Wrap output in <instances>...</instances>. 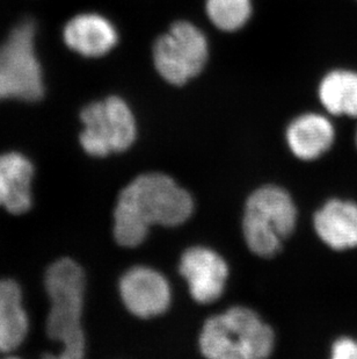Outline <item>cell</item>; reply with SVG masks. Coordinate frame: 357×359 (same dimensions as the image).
Listing matches in <instances>:
<instances>
[{
  "label": "cell",
  "mask_w": 357,
  "mask_h": 359,
  "mask_svg": "<svg viewBox=\"0 0 357 359\" xmlns=\"http://www.w3.org/2000/svg\"><path fill=\"white\" fill-rule=\"evenodd\" d=\"M194 212V200L164 173H144L121 191L114 210V236L120 245L139 247L151 226L176 227Z\"/></svg>",
  "instance_id": "6da1fadb"
},
{
  "label": "cell",
  "mask_w": 357,
  "mask_h": 359,
  "mask_svg": "<svg viewBox=\"0 0 357 359\" xmlns=\"http://www.w3.org/2000/svg\"><path fill=\"white\" fill-rule=\"evenodd\" d=\"M46 290L51 302L47 320L48 336L63 346L58 357L83 358L85 353V336L81 328L85 293L83 269L70 258L59 259L48 269Z\"/></svg>",
  "instance_id": "7a4b0ae2"
},
{
  "label": "cell",
  "mask_w": 357,
  "mask_h": 359,
  "mask_svg": "<svg viewBox=\"0 0 357 359\" xmlns=\"http://www.w3.org/2000/svg\"><path fill=\"white\" fill-rule=\"evenodd\" d=\"M199 346L210 359H262L274 348V332L252 309L237 306L206 320Z\"/></svg>",
  "instance_id": "3957f363"
},
{
  "label": "cell",
  "mask_w": 357,
  "mask_h": 359,
  "mask_svg": "<svg viewBox=\"0 0 357 359\" xmlns=\"http://www.w3.org/2000/svg\"><path fill=\"white\" fill-rule=\"evenodd\" d=\"M297 208L293 198L282 187L265 185L247 199L243 231L247 247L260 257L276 256L284 241L293 234Z\"/></svg>",
  "instance_id": "277c9868"
},
{
  "label": "cell",
  "mask_w": 357,
  "mask_h": 359,
  "mask_svg": "<svg viewBox=\"0 0 357 359\" xmlns=\"http://www.w3.org/2000/svg\"><path fill=\"white\" fill-rule=\"evenodd\" d=\"M36 26L24 19L0 46V100L37 102L43 97L42 69L35 54Z\"/></svg>",
  "instance_id": "5b68a950"
},
{
  "label": "cell",
  "mask_w": 357,
  "mask_h": 359,
  "mask_svg": "<svg viewBox=\"0 0 357 359\" xmlns=\"http://www.w3.org/2000/svg\"><path fill=\"white\" fill-rule=\"evenodd\" d=\"M153 63L159 76L182 86L202 72L209 58L206 35L189 21H176L153 44Z\"/></svg>",
  "instance_id": "8992f818"
},
{
  "label": "cell",
  "mask_w": 357,
  "mask_h": 359,
  "mask_svg": "<svg viewBox=\"0 0 357 359\" xmlns=\"http://www.w3.org/2000/svg\"><path fill=\"white\" fill-rule=\"evenodd\" d=\"M84 130L80 143L85 151L94 157L123 153L134 144L137 135L135 116L120 97H108L92 102L80 113Z\"/></svg>",
  "instance_id": "52a82bcc"
},
{
  "label": "cell",
  "mask_w": 357,
  "mask_h": 359,
  "mask_svg": "<svg viewBox=\"0 0 357 359\" xmlns=\"http://www.w3.org/2000/svg\"><path fill=\"white\" fill-rule=\"evenodd\" d=\"M120 294L129 312L141 319L162 316L172 299L167 279L146 266H135L122 276Z\"/></svg>",
  "instance_id": "ba28073f"
},
{
  "label": "cell",
  "mask_w": 357,
  "mask_h": 359,
  "mask_svg": "<svg viewBox=\"0 0 357 359\" xmlns=\"http://www.w3.org/2000/svg\"><path fill=\"white\" fill-rule=\"evenodd\" d=\"M178 271L192 299L199 304L218 300L225 290L229 266L220 255L206 247H192L182 254Z\"/></svg>",
  "instance_id": "9c48e42d"
},
{
  "label": "cell",
  "mask_w": 357,
  "mask_h": 359,
  "mask_svg": "<svg viewBox=\"0 0 357 359\" xmlns=\"http://www.w3.org/2000/svg\"><path fill=\"white\" fill-rule=\"evenodd\" d=\"M314 231L327 247L337 251L357 248V203L330 199L316 212Z\"/></svg>",
  "instance_id": "30bf717a"
},
{
  "label": "cell",
  "mask_w": 357,
  "mask_h": 359,
  "mask_svg": "<svg viewBox=\"0 0 357 359\" xmlns=\"http://www.w3.org/2000/svg\"><path fill=\"white\" fill-rule=\"evenodd\" d=\"M65 43L85 57H100L116 46L118 31L100 14H80L69 21L63 32Z\"/></svg>",
  "instance_id": "8fae6325"
},
{
  "label": "cell",
  "mask_w": 357,
  "mask_h": 359,
  "mask_svg": "<svg viewBox=\"0 0 357 359\" xmlns=\"http://www.w3.org/2000/svg\"><path fill=\"white\" fill-rule=\"evenodd\" d=\"M334 141V126L326 116L317 113L297 116L286 129L288 146L300 160H317L332 148Z\"/></svg>",
  "instance_id": "7c38bea8"
},
{
  "label": "cell",
  "mask_w": 357,
  "mask_h": 359,
  "mask_svg": "<svg viewBox=\"0 0 357 359\" xmlns=\"http://www.w3.org/2000/svg\"><path fill=\"white\" fill-rule=\"evenodd\" d=\"M33 164L20 154L0 156V206L10 213H26L31 206Z\"/></svg>",
  "instance_id": "4fadbf2b"
},
{
  "label": "cell",
  "mask_w": 357,
  "mask_h": 359,
  "mask_svg": "<svg viewBox=\"0 0 357 359\" xmlns=\"http://www.w3.org/2000/svg\"><path fill=\"white\" fill-rule=\"evenodd\" d=\"M28 332L20 287L10 279L0 280V353L17 349Z\"/></svg>",
  "instance_id": "5bb4252c"
},
{
  "label": "cell",
  "mask_w": 357,
  "mask_h": 359,
  "mask_svg": "<svg viewBox=\"0 0 357 359\" xmlns=\"http://www.w3.org/2000/svg\"><path fill=\"white\" fill-rule=\"evenodd\" d=\"M321 105L333 116L357 118V72L337 69L328 72L319 84Z\"/></svg>",
  "instance_id": "9a60e30c"
},
{
  "label": "cell",
  "mask_w": 357,
  "mask_h": 359,
  "mask_svg": "<svg viewBox=\"0 0 357 359\" xmlns=\"http://www.w3.org/2000/svg\"><path fill=\"white\" fill-rule=\"evenodd\" d=\"M206 15L223 32L243 28L252 17V0H206Z\"/></svg>",
  "instance_id": "2e32d148"
},
{
  "label": "cell",
  "mask_w": 357,
  "mask_h": 359,
  "mask_svg": "<svg viewBox=\"0 0 357 359\" xmlns=\"http://www.w3.org/2000/svg\"><path fill=\"white\" fill-rule=\"evenodd\" d=\"M330 357L333 359H357V339L348 336L335 339L330 346Z\"/></svg>",
  "instance_id": "e0dca14e"
},
{
  "label": "cell",
  "mask_w": 357,
  "mask_h": 359,
  "mask_svg": "<svg viewBox=\"0 0 357 359\" xmlns=\"http://www.w3.org/2000/svg\"><path fill=\"white\" fill-rule=\"evenodd\" d=\"M355 144H356V148H357V129H356V133H355Z\"/></svg>",
  "instance_id": "ac0fdd59"
}]
</instances>
